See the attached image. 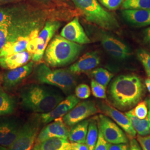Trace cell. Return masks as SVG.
I'll return each instance as SVG.
<instances>
[{
	"label": "cell",
	"instance_id": "cell-40",
	"mask_svg": "<svg viewBox=\"0 0 150 150\" xmlns=\"http://www.w3.org/2000/svg\"><path fill=\"white\" fill-rule=\"evenodd\" d=\"M144 39L145 42L150 47V27L146 28L144 31Z\"/></svg>",
	"mask_w": 150,
	"mask_h": 150
},
{
	"label": "cell",
	"instance_id": "cell-19",
	"mask_svg": "<svg viewBox=\"0 0 150 150\" xmlns=\"http://www.w3.org/2000/svg\"><path fill=\"white\" fill-rule=\"evenodd\" d=\"M39 33L40 30H37L30 35L18 38L14 42L6 43L0 52V57L27 50L29 42L33 39L38 38Z\"/></svg>",
	"mask_w": 150,
	"mask_h": 150
},
{
	"label": "cell",
	"instance_id": "cell-18",
	"mask_svg": "<svg viewBox=\"0 0 150 150\" xmlns=\"http://www.w3.org/2000/svg\"><path fill=\"white\" fill-rule=\"evenodd\" d=\"M100 63V57L96 52H87L71 65L69 70L74 74L84 73L93 69Z\"/></svg>",
	"mask_w": 150,
	"mask_h": 150
},
{
	"label": "cell",
	"instance_id": "cell-22",
	"mask_svg": "<svg viewBox=\"0 0 150 150\" xmlns=\"http://www.w3.org/2000/svg\"><path fill=\"white\" fill-rule=\"evenodd\" d=\"M146 101L147 103L149 112L146 117L144 119L141 120L137 118L131 110L125 112L136 132L142 136L150 134V97L146 98Z\"/></svg>",
	"mask_w": 150,
	"mask_h": 150
},
{
	"label": "cell",
	"instance_id": "cell-11",
	"mask_svg": "<svg viewBox=\"0 0 150 150\" xmlns=\"http://www.w3.org/2000/svg\"><path fill=\"white\" fill-rule=\"evenodd\" d=\"M61 25V23L56 20H50L45 23L42 30L38 34L37 49L32 56L33 62H38L42 59L48 42Z\"/></svg>",
	"mask_w": 150,
	"mask_h": 150
},
{
	"label": "cell",
	"instance_id": "cell-16",
	"mask_svg": "<svg viewBox=\"0 0 150 150\" xmlns=\"http://www.w3.org/2000/svg\"><path fill=\"white\" fill-rule=\"evenodd\" d=\"M100 108L103 112L112 118L126 134L132 137L136 136L137 132L125 113L104 102L101 104Z\"/></svg>",
	"mask_w": 150,
	"mask_h": 150
},
{
	"label": "cell",
	"instance_id": "cell-26",
	"mask_svg": "<svg viewBox=\"0 0 150 150\" xmlns=\"http://www.w3.org/2000/svg\"><path fill=\"white\" fill-rule=\"evenodd\" d=\"M98 137V131L96 121L90 122L86 137V144L88 150H94Z\"/></svg>",
	"mask_w": 150,
	"mask_h": 150
},
{
	"label": "cell",
	"instance_id": "cell-38",
	"mask_svg": "<svg viewBox=\"0 0 150 150\" xmlns=\"http://www.w3.org/2000/svg\"><path fill=\"white\" fill-rule=\"evenodd\" d=\"M130 150H142L139 142L134 139H131L129 142Z\"/></svg>",
	"mask_w": 150,
	"mask_h": 150
},
{
	"label": "cell",
	"instance_id": "cell-5",
	"mask_svg": "<svg viewBox=\"0 0 150 150\" xmlns=\"http://www.w3.org/2000/svg\"><path fill=\"white\" fill-rule=\"evenodd\" d=\"M82 12L87 21L107 30L119 27L117 19L112 13L105 10L97 0H71Z\"/></svg>",
	"mask_w": 150,
	"mask_h": 150
},
{
	"label": "cell",
	"instance_id": "cell-12",
	"mask_svg": "<svg viewBox=\"0 0 150 150\" xmlns=\"http://www.w3.org/2000/svg\"><path fill=\"white\" fill-rule=\"evenodd\" d=\"M64 123L63 117L57 118L48 123L38 134L36 143L52 138L69 139L70 131Z\"/></svg>",
	"mask_w": 150,
	"mask_h": 150
},
{
	"label": "cell",
	"instance_id": "cell-7",
	"mask_svg": "<svg viewBox=\"0 0 150 150\" xmlns=\"http://www.w3.org/2000/svg\"><path fill=\"white\" fill-rule=\"evenodd\" d=\"M41 122L40 115L30 117L23 123L15 141L8 148L10 150H31L38 137Z\"/></svg>",
	"mask_w": 150,
	"mask_h": 150
},
{
	"label": "cell",
	"instance_id": "cell-30",
	"mask_svg": "<svg viewBox=\"0 0 150 150\" xmlns=\"http://www.w3.org/2000/svg\"><path fill=\"white\" fill-rule=\"evenodd\" d=\"M137 57L143 65L147 76L150 77V52L144 50H139L137 52Z\"/></svg>",
	"mask_w": 150,
	"mask_h": 150
},
{
	"label": "cell",
	"instance_id": "cell-28",
	"mask_svg": "<svg viewBox=\"0 0 150 150\" xmlns=\"http://www.w3.org/2000/svg\"><path fill=\"white\" fill-rule=\"evenodd\" d=\"M124 10H143L150 11V0H125L122 5Z\"/></svg>",
	"mask_w": 150,
	"mask_h": 150
},
{
	"label": "cell",
	"instance_id": "cell-27",
	"mask_svg": "<svg viewBox=\"0 0 150 150\" xmlns=\"http://www.w3.org/2000/svg\"><path fill=\"white\" fill-rule=\"evenodd\" d=\"M91 75L97 82L105 87H106L113 76L112 73L103 68H98L93 70L91 72Z\"/></svg>",
	"mask_w": 150,
	"mask_h": 150
},
{
	"label": "cell",
	"instance_id": "cell-8",
	"mask_svg": "<svg viewBox=\"0 0 150 150\" xmlns=\"http://www.w3.org/2000/svg\"><path fill=\"white\" fill-rule=\"evenodd\" d=\"M24 122L13 116H0V145L9 148L15 141Z\"/></svg>",
	"mask_w": 150,
	"mask_h": 150
},
{
	"label": "cell",
	"instance_id": "cell-14",
	"mask_svg": "<svg viewBox=\"0 0 150 150\" xmlns=\"http://www.w3.org/2000/svg\"><path fill=\"white\" fill-rule=\"evenodd\" d=\"M60 35L69 41L80 45L90 43V40L87 36L77 17H75L64 26Z\"/></svg>",
	"mask_w": 150,
	"mask_h": 150
},
{
	"label": "cell",
	"instance_id": "cell-33",
	"mask_svg": "<svg viewBox=\"0 0 150 150\" xmlns=\"http://www.w3.org/2000/svg\"><path fill=\"white\" fill-rule=\"evenodd\" d=\"M100 3L110 10H115L122 5L125 0H98Z\"/></svg>",
	"mask_w": 150,
	"mask_h": 150
},
{
	"label": "cell",
	"instance_id": "cell-17",
	"mask_svg": "<svg viewBox=\"0 0 150 150\" xmlns=\"http://www.w3.org/2000/svg\"><path fill=\"white\" fill-rule=\"evenodd\" d=\"M33 66V61H31L21 67L7 71L3 76L4 86L10 88L17 85L32 73Z\"/></svg>",
	"mask_w": 150,
	"mask_h": 150
},
{
	"label": "cell",
	"instance_id": "cell-2",
	"mask_svg": "<svg viewBox=\"0 0 150 150\" xmlns=\"http://www.w3.org/2000/svg\"><path fill=\"white\" fill-rule=\"evenodd\" d=\"M145 93V86L139 76L120 75L113 81L110 94L113 104L120 110H129L139 103Z\"/></svg>",
	"mask_w": 150,
	"mask_h": 150
},
{
	"label": "cell",
	"instance_id": "cell-39",
	"mask_svg": "<svg viewBox=\"0 0 150 150\" xmlns=\"http://www.w3.org/2000/svg\"><path fill=\"white\" fill-rule=\"evenodd\" d=\"M72 150H88L85 144L71 142Z\"/></svg>",
	"mask_w": 150,
	"mask_h": 150
},
{
	"label": "cell",
	"instance_id": "cell-36",
	"mask_svg": "<svg viewBox=\"0 0 150 150\" xmlns=\"http://www.w3.org/2000/svg\"><path fill=\"white\" fill-rule=\"evenodd\" d=\"M108 150H130L129 146L127 144H110Z\"/></svg>",
	"mask_w": 150,
	"mask_h": 150
},
{
	"label": "cell",
	"instance_id": "cell-25",
	"mask_svg": "<svg viewBox=\"0 0 150 150\" xmlns=\"http://www.w3.org/2000/svg\"><path fill=\"white\" fill-rule=\"evenodd\" d=\"M16 106L15 100L0 87V116L12 113Z\"/></svg>",
	"mask_w": 150,
	"mask_h": 150
},
{
	"label": "cell",
	"instance_id": "cell-13",
	"mask_svg": "<svg viewBox=\"0 0 150 150\" xmlns=\"http://www.w3.org/2000/svg\"><path fill=\"white\" fill-rule=\"evenodd\" d=\"M80 102V99L75 95H70L64 99L52 110L40 115L41 122L48 123L57 118L63 117Z\"/></svg>",
	"mask_w": 150,
	"mask_h": 150
},
{
	"label": "cell",
	"instance_id": "cell-1",
	"mask_svg": "<svg viewBox=\"0 0 150 150\" xmlns=\"http://www.w3.org/2000/svg\"><path fill=\"white\" fill-rule=\"evenodd\" d=\"M7 15L0 25V52L6 43L40 30L44 12L27 5L6 7Z\"/></svg>",
	"mask_w": 150,
	"mask_h": 150
},
{
	"label": "cell",
	"instance_id": "cell-31",
	"mask_svg": "<svg viewBox=\"0 0 150 150\" xmlns=\"http://www.w3.org/2000/svg\"><path fill=\"white\" fill-rule=\"evenodd\" d=\"M91 90L93 95L95 97L101 99L106 98V87L97 82L95 80L91 82Z\"/></svg>",
	"mask_w": 150,
	"mask_h": 150
},
{
	"label": "cell",
	"instance_id": "cell-41",
	"mask_svg": "<svg viewBox=\"0 0 150 150\" xmlns=\"http://www.w3.org/2000/svg\"><path fill=\"white\" fill-rule=\"evenodd\" d=\"M145 86L147 88L148 91L150 93V78L146 79L145 81Z\"/></svg>",
	"mask_w": 150,
	"mask_h": 150
},
{
	"label": "cell",
	"instance_id": "cell-37",
	"mask_svg": "<svg viewBox=\"0 0 150 150\" xmlns=\"http://www.w3.org/2000/svg\"><path fill=\"white\" fill-rule=\"evenodd\" d=\"M43 4H56V5H63L68 2V0H38Z\"/></svg>",
	"mask_w": 150,
	"mask_h": 150
},
{
	"label": "cell",
	"instance_id": "cell-24",
	"mask_svg": "<svg viewBox=\"0 0 150 150\" xmlns=\"http://www.w3.org/2000/svg\"><path fill=\"white\" fill-rule=\"evenodd\" d=\"M90 121L85 120L75 125L70 131L69 139L71 142L85 144Z\"/></svg>",
	"mask_w": 150,
	"mask_h": 150
},
{
	"label": "cell",
	"instance_id": "cell-32",
	"mask_svg": "<svg viewBox=\"0 0 150 150\" xmlns=\"http://www.w3.org/2000/svg\"><path fill=\"white\" fill-rule=\"evenodd\" d=\"M91 95V90L86 84L82 83L76 87L75 95L79 99H87Z\"/></svg>",
	"mask_w": 150,
	"mask_h": 150
},
{
	"label": "cell",
	"instance_id": "cell-34",
	"mask_svg": "<svg viewBox=\"0 0 150 150\" xmlns=\"http://www.w3.org/2000/svg\"><path fill=\"white\" fill-rule=\"evenodd\" d=\"M110 143L105 139L101 129H98V137L94 150H108Z\"/></svg>",
	"mask_w": 150,
	"mask_h": 150
},
{
	"label": "cell",
	"instance_id": "cell-21",
	"mask_svg": "<svg viewBox=\"0 0 150 150\" xmlns=\"http://www.w3.org/2000/svg\"><path fill=\"white\" fill-rule=\"evenodd\" d=\"M125 19L135 26L142 27L150 25V11L126 9L122 11Z\"/></svg>",
	"mask_w": 150,
	"mask_h": 150
},
{
	"label": "cell",
	"instance_id": "cell-42",
	"mask_svg": "<svg viewBox=\"0 0 150 150\" xmlns=\"http://www.w3.org/2000/svg\"><path fill=\"white\" fill-rule=\"evenodd\" d=\"M16 0H0V4L1 3H5V2H12Z\"/></svg>",
	"mask_w": 150,
	"mask_h": 150
},
{
	"label": "cell",
	"instance_id": "cell-4",
	"mask_svg": "<svg viewBox=\"0 0 150 150\" xmlns=\"http://www.w3.org/2000/svg\"><path fill=\"white\" fill-rule=\"evenodd\" d=\"M82 46L66 40L61 35L56 36L47 46L44 54L46 63L59 67L72 63L80 54Z\"/></svg>",
	"mask_w": 150,
	"mask_h": 150
},
{
	"label": "cell",
	"instance_id": "cell-29",
	"mask_svg": "<svg viewBox=\"0 0 150 150\" xmlns=\"http://www.w3.org/2000/svg\"><path fill=\"white\" fill-rule=\"evenodd\" d=\"M130 110L137 118L141 120L144 119L146 117L149 112L147 103L146 100L141 101L137 103V105L133 109Z\"/></svg>",
	"mask_w": 150,
	"mask_h": 150
},
{
	"label": "cell",
	"instance_id": "cell-9",
	"mask_svg": "<svg viewBox=\"0 0 150 150\" xmlns=\"http://www.w3.org/2000/svg\"><path fill=\"white\" fill-rule=\"evenodd\" d=\"M98 127L105 139L111 144H127L129 139L123 130L106 116L100 115Z\"/></svg>",
	"mask_w": 150,
	"mask_h": 150
},
{
	"label": "cell",
	"instance_id": "cell-15",
	"mask_svg": "<svg viewBox=\"0 0 150 150\" xmlns=\"http://www.w3.org/2000/svg\"><path fill=\"white\" fill-rule=\"evenodd\" d=\"M100 38L104 49L114 58L124 59L129 56V47L117 38L106 33L102 34Z\"/></svg>",
	"mask_w": 150,
	"mask_h": 150
},
{
	"label": "cell",
	"instance_id": "cell-43",
	"mask_svg": "<svg viewBox=\"0 0 150 150\" xmlns=\"http://www.w3.org/2000/svg\"><path fill=\"white\" fill-rule=\"evenodd\" d=\"M0 150H10L8 147H4L0 145Z\"/></svg>",
	"mask_w": 150,
	"mask_h": 150
},
{
	"label": "cell",
	"instance_id": "cell-35",
	"mask_svg": "<svg viewBox=\"0 0 150 150\" xmlns=\"http://www.w3.org/2000/svg\"><path fill=\"white\" fill-rule=\"evenodd\" d=\"M137 141L142 150H150V135L138 136Z\"/></svg>",
	"mask_w": 150,
	"mask_h": 150
},
{
	"label": "cell",
	"instance_id": "cell-20",
	"mask_svg": "<svg viewBox=\"0 0 150 150\" xmlns=\"http://www.w3.org/2000/svg\"><path fill=\"white\" fill-rule=\"evenodd\" d=\"M33 54L27 50L0 57V66L8 70H12L27 64Z\"/></svg>",
	"mask_w": 150,
	"mask_h": 150
},
{
	"label": "cell",
	"instance_id": "cell-23",
	"mask_svg": "<svg viewBox=\"0 0 150 150\" xmlns=\"http://www.w3.org/2000/svg\"><path fill=\"white\" fill-rule=\"evenodd\" d=\"M32 150H72V145L67 139L52 138L36 143Z\"/></svg>",
	"mask_w": 150,
	"mask_h": 150
},
{
	"label": "cell",
	"instance_id": "cell-3",
	"mask_svg": "<svg viewBox=\"0 0 150 150\" xmlns=\"http://www.w3.org/2000/svg\"><path fill=\"white\" fill-rule=\"evenodd\" d=\"M22 107L35 113H47L52 110L64 97L44 86L31 84L25 86L20 92Z\"/></svg>",
	"mask_w": 150,
	"mask_h": 150
},
{
	"label": "cell",
	"instance_id": "cell-10",
	"mask_svg": "<svg viewBox=\"0 0 150 150\" xmlns=\"http://www.w3.org/2000/svg\"><path fill=\"white\" fill-rule=\"evenodd\" d=\"M97 112L98 108L95 102L85 101L77 104L63 117V120L67 126L71 127Z\"/></svg>",
	"mask_w": 150,
	"mask_h": 150
},
{
	"label": "cell",
	"instance_id": "cell-6",
	"mask_svg": "<svg viewBox=\"0 0 150 150\" xmlns=\"http://www.w3.org/2000/svg\"><path fill=\"white\" fill-rule=\"evenodd\" d=\"M35 79L41 83L56 86L65 93L74 88L76 81L74 74L69 70H52L45 64L38 66L35 71Z\"/></svg>",
	"mask_w": 150,
	"mask_h": 150
}]
</instances>
